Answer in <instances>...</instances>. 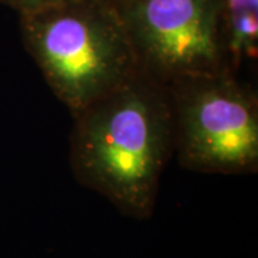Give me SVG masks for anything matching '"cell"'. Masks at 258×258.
<instances>
[{
	"label": "cell",
	"instance_id": "obj_1",
	"mask_svg": "<svg viewBox=\"0 0 258 258\" xmlns=\"http://www.w3.org/2000/svg\"><path fill=\"white\" fill-rule=\"evenodd\" d=\"M72 116L69 161L76 181L122 214L149 218L161 176L174 155L168 85L139 69Z\"/></svg>",
	"mask_w": 258,
	"mask_h": 258
},
{
	"label": "cell",
	"instance_id": "obj_2",
	"mask_svg": "<svg viewBox=\"0 0 258 258\" xmlns=\"http://www.w3.org/2000/svg\"><path fill=\"white\" fill-rule=\"evenodd\" d=\"M22 42L75 115L139 71L113 0H74L19 15Z\"/></svg>",
	"mask_w": 258,
	"mask_h": 258
},
{
	"label": "cell",
	"instance_id": "obj_3",
	"mask_svg": "<svg viewBox=\"0 0 258 258\" xmlns=\"http://www.w3.org/2000/svg\"><path fill=\"white\" fill-rule=\"evenodd\" d=\"M174 155L189 171L247 175L258 171V96L231 71L168 83Z\"/></svg>",
	"mask_w": 258,
	"mask_h": 258
},
{
	"label": "cell",
	"instance_id": "obj_4",
	"mask_svg": "<svg viewBox=\"0 0 258 258\" xmlns=\"http://www.w3.org/2000/svg\"><path fill=\"white\" fill-rule=\"evenodd\" d=\"M141 71L159 82L225 71L220 0H113ZM230 71V69H228Z\"/></svg>",
	"mask_w": 258,
	"mask_h": 258
},
{
	"label": "cell",
	"instance_id": "obj_5",
	"mask_svg": "<svg viewBox=\"0 0 258 258\" xmlns=\"http://www.w3.org/2000/svg\"><path fill=\"white\" fill-rule=\"evenodd\" d=\"M227 68L240 75L258 56V0H220Z\"/></svg>",
	"mask_w": 258,
	"mask_h": 258
},
{
	"label": "cell",
	"instance_id": "obj_6",
	"mask_svg": "<svg viewBox=\"0 0 258 258\" xmlns=\"http://www.w3.org/2000/svg\"><path fill=\"white\" fill-rule=\"evenodd\" d=\"M68 2H74V0H0L2 5L8 6L10 9L16 10L19 15L47 9V8L63 5V3H68Z\"/></svg>",
	"mask_w": 258,
	"mask_h": 258
}]
</instances>
